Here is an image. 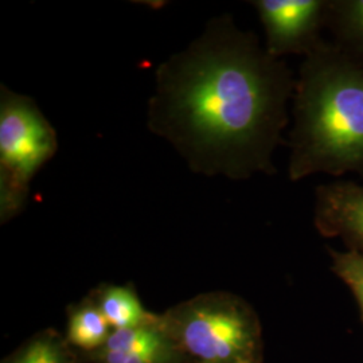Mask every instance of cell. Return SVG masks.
<instances>
[{
  "label": "cell",
  "mask_w": 363,
  "mask_h": 363,
  "mask_svg": "<svg viewBox=\"0 0 363 363\" xmlns=\"http://www.w3.org/2000/svg\"><path fill=\"white\" fill-rule=\"evenodd\" d=\"M295 84L286 61L220 15L156 69L147 125L196 174L232 181L273 175Z\"/></svg>",
  "instance_id": "6da1fadb"
},
{
  "label": "cell",
  "mask_w": 363,
  "mask_h": 363,
  "mask_svg": "<svg viewBox=\"0 0 363 363\" xmlns=\"http://www.w3.org/2000/svg\"><path fill=\"white\" fill-rule=\"evenodd\" d=\"M292 100L288 178H363V66L325 40L304 57Z\"/></svg>",
  "instance_id": "7a4b0ae2"
},
{
  "label": "cell",
  "mask_w": 363,
  "mask_h": 363,
  "mask_svg": "<svg viewBox=\"0 0 363 363\" xmlns=\"http://www.w3.org/2000/svg\"><path fill=\"white\" fill-rule=\"evenodd\" d=\"M160 320L190 362H264L259 315L232 292L187 298L160 313Z\"/></svg>",
  "instance_id": "3957f363"
},
{
  "label": "cell",
  "mask_w": 363,
  "mask_h": 363,
  "mask_svg": "<svg viewBox=\"0 0 363 363\" xmlns=\"http://www.w3.org/2000/svg\"><path fill=\"white\" fill-rule=\"evenodd\" d=\"M58 150L57 132L37 103L0 86V222L25 206L30 183Z\"/></svg>",
  "instance_id": "277c9868"
},
{
  "label": "cell",
  "mask_w": 363,
  "mask_h": 363,
  "mask_svg": "<svg viewBox=\"0 0 363 363\" xmlns=\"http://www.w3.org/2000/svg\"><path fill=\"white\" fill-rule=\"evenodd\" d=\"M265 34V49L274 58L307 57L325 39L330 0H255Z\"/></svg>",
  "instance_id": "5b68a950"
},
{
  "label": "cell",
  "mask_w": 363,
  "mask_h": 363,
  "mask_svg": "<svg viewBox=\"0 0 363 363\" xmlns=\"http://www.w3.org/2000/svg\"><path fill=\"white\" fill-rule=\"evenodd\" d=\"M313 223L320 235L363 256V184L339 179L318 186Z\"/></svg>",
  "instance_id": "8992f818"
},
{
  "label": "cell",
  "mask_w": 363,
  "mask_h": 363,
  "mask_svg": "<svg viewBox=\"0 0 363 363\" xmlns=\"http://www.w3.org/2000/svg\"><path fill=\"white\" fill-rule=\"evenodd\" d=\"M91 363H189V358L155 319L132 328L113 330L99 350L85 352Z\"/></svg>",
  "instance_id": "52a82bcc"
},
{
  "label": "cell",
  "mask_w": 363,
  "mask_h": 363,
  "mask_svg": "<svg viewBox=\"0 0 363 363\" xmlns=\"http://www.w3.org/2000/svg\"><path fill=\"white\" fill-rule=\"evenodd\" d=\"M91 296L113 330L138 327L156 318L155 313L144 308L132 286L103 284Z\"/></svg>",
  "instance_id": "ba28073f"
},
{
  "label": "cell",
  "mask_w": 363,
  "mask_h": 363,
  "mask_svg": "<svg viewBox=\"0 0 363 363\" xmlns=\"http://www.w3.org/2000/svg\"><path fill=\"white\" fill-rule=\"evenodd\" d=\"M327 28L331 43L363 66V0H330Z\"/></svg>",
  "instance_id": "9c48e42d"
},
{
  "label": "cell",
  "mask_w": 363,
  "mask_h": 363,
  "mask_svg": "<svg viewBox=\"0 0 363 363\" xmlns=\"http://www.w3.org/2000/svg\"><path fill=\"white\" fill-rule=\"evenodd\" d=\"M113 328L105 319L91 295L69 307L66 340L85 352L99 350L111 337Z\"/></svg>",
  "instance_id": "30bf717a"
},
{
  "label": "cell",
  "mask_w": 363,
  "mask_h": 363,
  "mask_svg": "<svg viewBox=\"0 0 363 363\" xmlns=\"http://www.w3.org/2000/svg\"><path fill=\"white\" fill-rule=\"evenodd\" d=\"M3 363H78L66 337L54 330H45L10 355Z\"/></svg>",
  "instance_id": "8fae6325"
},
{
  "label": "cell",
  "mask_w": 363,
  "mask_h": 363,
  "mask_svg": "<svg viewBox=\"0 0 363 363\" xmlns=\"http://www.w3.org/2000/svg\"><path fill=\"white\" fill-rule=\"evenodd\" d=\"M328 253L331 257V271L350 289L363 323V256L351 250L340 252L330 247Z\"/></svg>",
  "instance_id": "7c38bea8"
}]
</instances>
